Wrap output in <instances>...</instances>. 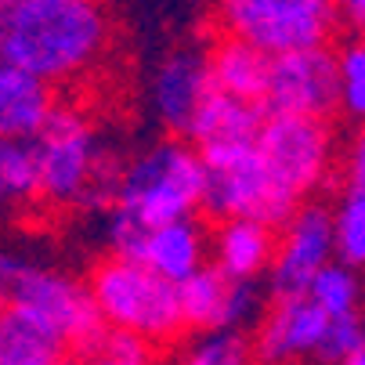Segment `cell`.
Instances as JSON below:
<instances>
[{
    "instance_id": "1f68e13d",
    "label": "cell",
    "mask_w": 365,
    "mask_h": 365,
    "mask_svg": "<svg viewBox=\"0 0 365 365\" xmlns=\"http://www.w3.org/2000/svg\"><path fill=\"white\" fill-rule=\"evenodd\" d=\"M8 4H15V0H0V8H8Z\"/></svg>"
},
{
    "instance_id": "7a4b0ae2",
    "label": "cell",
    "mask_w": 365,
    "mask_h": 365,
    "mask_svg": "<svg viewBox=\"0 0 365 365\" xmlns=\"http://www.w3.org/2000/svg\"><path fill=\"white\" fill-rule=\"evenodd\" d=\"M40 195L55 206H106L116 202L123 167L98 145L94 127L76 109H55L33 138Z\"/></svg>"
},
{
    "instance_id": "ac0fdd59",
    "label": "cell",
    "mask_w": 365,
    "mask_h": 365,
    "mask_svg": "<svg viewBox=\"0 0 365 365\" xmlns=\"http://www.w3.org/2000/svg\"><path fill=\"white\" fill-rule=\"evenodd\" d=\"M66 340L29 307L8 300L0 307V365H58Z\"/></svg>"
},
{
    "instance_id": "9c48e42d",
    "label": "cell",
    "mask_w": 365,
    "mask_h": 365,
    "mask_svg": "<svg viewBox=\"0 0 365 365\" xmlns=\"http://www.w3.org/2000/svg\"><path fill=\"white\" fill-rule=\"evenodd\" d=\"M257 148L279 174L286 188L300 199L315 192L333 163V134L326 120L315 116H293V113H268L264 127L257 134Z\"/></svg>"
},
{
    "instance_id": "603a6c76",
    "label": "cell",
    "mask_w": 365,
    "mask_h": 365,
    "mask_svg": "<svg viewBox=\"0 0 365 365\" xmlns=\"http://www.w3.org/2000/svg\"><path fill=\"white\" fill-rule=\"evenodd\" d=\"M358 268L344 264V260H329V264L311 279L307 293L315 297L329 315H351V311L361 307V279L354 275Z\"/></svg>"
},
{
    "instance_id": "5bb4252c",
    "label": "cell",
    "mask_w": 365,
    "mask_h": 365,
    "mask_svg": "<svg viewBox=\"0 0 365 365\" xmlns=\"http://www.w3.org/2000/svg\"><path fill=\"white\" fill-rule=\"evenodd\" d=\"M264 101H250L239 94H228L221 87H210L199 101L195 116L188 120L185 134L195 148H214V145H239V141H257L264 127Z\"/></svg>"
},
{
    "instance_id": "4316f807",
    "label": "cell",
    "mask_w": 365,
    "mask_h": 365,
    "mask_svg": "<svg viewBox=\"0 0 365 365\" xmlns=\"http://www.w3.org/2000/svg\"><path fill=\"white\" fill-rule=\"evenodd\" d=\"M22 260L19 257H11L8 250H0V307H4L8 300H11V293H15V282H19V275H22Z\"/></svg>"
},
{
    "instance_id": "6da1fadb",
    "label": "cell",
    "mask_w": 365,
    "mask_h": 365,
    "mask_svg": "<svg viewBox=\"0 0 365 365\" xmlns=\"http://www.w3.org/2000/svg\"><path fill=\"white\" fill-rule=\"evenodd\" d=\"M113 40V15L101 0H15L0 8V55L62 83L101 62Z\"/></svg>"
},
{
    "instance_id": "484cf974",
    "label": "cell",
    "mask_w": 365,
    "mask_h": 365,
    "mask_svg": "<svg viewBox=\"0 0 365 365\" xmlns=\"http://www.w3.org/2000/svg\"><path fill=\"white\" fill-rule=\"evenodd\" d=\"M340 109L365 123V43H347L340 51Z\"/></svg>"
},
{
    "instance_id": "44dd1931",
    "label": "cell",
    "mask_w": 365,
    "mask_h": 365,
    "mask_svg": "<svg viewBox=\"0 0 365 365\" xmlns=\"http://www.w3.org/2000/svg\"><path fill=\"white\" fill-rule=\"evenodd\" d=\"M178 365H257V344L246 329H202Z\"/></svg>"
},
{
    "instance_id": "d6986e66",
    "label": "cell",
    "mask_w": 365,
    "mask_h": 365,
    "mask_svg": "<svg viewBox=\"0 0 365 365\" xmlns=\"http://www.w3.org/2000/svg\"><path fill=\"white\" fill-rule=\"evenodd\" d=\"M210 73H214V87L250 98V101H264L268 76H272V55L242 36H228L210 51Z\"/></svg>"
},
{
    "instance_id": "e0dca14e",
    "label": "cell",
    "mask_w": 365,
    "mask_h": 365,
    "mask_svg": "<svg viewBox=\"0 0 365 365\" xmlns=\"http://www.w3.org/2000/svg\"><path fill=\"white\" fill-rule=\"evenodd\" d=\"M138 260L170 282H185L188 275H195L206 264V235L192 217L155 225V228H148Z\"/></svg>"
},
{
    "instance_id": "cb8c5ba5",
    "label": "cell",
    "mask_w": 365,
    "mask_h": 365,
    "mask_svg": "<svg viewBox=\"0 0 365 365\" xmlns=\"http://www.w3.org/2000/svg\"><path fill=\"white\" fill-rule=\"evenodd\" d=\"M87 354L94 365H152V340L130 333V329H120V326H106L101 329V336L80 351Z\"/></svg>"
},
{
    "instance_id": "30bf717a",
    "label": "cell",
    "mask_w": 365,
    "mask_h": 365,
    "mask_svg": "<svg viewBox=\"0 0 365 365\" xmlns=\"http://www.w3.org/2000/svg\"><path fill=\"white\" fill-rule=\"evenodd\" d=\"M188 329H250L260 326L268 297L257 279H232L217 264H202L195 275L178 282Z\"/></svg>"
},
{
    "instance_id": "83f0119b",
    "label": "cell",
    "mask_w": 365,
    "mask_h": 365,
    "mask_svg": "<svg viewBox=\"0 0 365 365\" xmlns=\"http://www.w3.org/2000/svg\"><path fill=\"white\" fill-rule=\"evenodd\" d=\"M347 181L365 188V130L354 138L351 152H347Z\"/></svg>"
},
{
    "instance_id": "52a82bcc",
    "label": "cell",
    "mask_w": 365,
    "mask_h": 365,
    "mask_svg": "<svg viewBox=\"0 0 365 365\" xmlns=\"http://www.w3.org/2000/svg\"><path fill=\"white\" fill-rule=\"evenodd\" d=\"M15 304L29 307L36 319H43L51 329H55L66 347H76V351H87L101 329H106V315L91 293V282H76L55 268H33L26 264L19 282H15V293H11Z\"/></svg>"
},
{
    "instance_id": "4dcf8cb0",
    "label": "cell",
    "mask_w": 365,
    "mask_h": 365,
    "mask_svg": "<svg viewBox=\"0 0 365 365\" xmlns=\"http://www.w3.org/2000/svg\"><path fill=\"white\" fill-rule=\"evenodd\" d=\"M344 365H365V351H361L358 358H351V361H344Z\"/></svg>"
},
{
    "instance_id": "2e32d148",
    "label": "cell",
    "mask_w": 365,
    "mask_h": 365,
    "mask_svg": "<svg viewBox=\"0 0 365 365\" xmlns=\"http://www.w3.org/2000/svg\"><path fill=\"white\" fill-rule=\"evenodd\" d=\"M275 228L253 217H228L214 232V264L232 279H260L275 260Z\"/></svg>"
},
{
    "instance_id": "f1b7e54d",
    "label": "cell",
    "mask_w": 365,
    "mask_h": 365,
    "mask_svg": "<svg viewBox=\"0 0 365 365\" xmlns=\"http://www.w3.org/2000/svg\"><path fill=\"white\" fill-rule=\"evenodd\" d=\"M340 4V15L354 26H365V0H336Z\"/></svg>"
},
{
    "instance_id": "3957f363",
    "label": "cell",
    "mask_w": 365,
    "mask_h": 365,
    "mask_svg": "<svg viewBox=\"0 0 365 365\" xmlns=\"http://www.w3.org/2000/svg\"><path fill=\"white\" fill-rule=\"evenodd\" d=\"M206 163V195L202 206L217 221L228 217H253L272 228H282L297 210L300 195L279 181L257 141L239 145H214L199 148Z\"/></svg>"
},
{
    "instance_id": "8992f818",
    "label": "cell",
    "mask_w": 365,
    "mask_h": 365,
    "mask_svg": "<svg viewBox=\"0 0 365 365\" xmlns=\"http://www.w3.org/2000/svg\"><path fill=\"white\" fill-rule=\"evenodd\" d=\"M217 15L232 36L257 43L268 55L329 43L340 4L336 0H217Z\"/></svg>"
},
{
    "instance_id": "d6a6232c",
    "label": "cell",
    "mask_w": 365,
    "mask_h": 365,
    "mask_svg": "<svg viewBox=\"0 0 365 365\" xmlns=\"http://www.w3.org/2000/svg\"><path fill=\"white\" fill-rule=\"evenodd\" d=\"M361 329H365V311H361Z\"/></svg>"
},
{
    "instance_id": "ffe728a7",
    "label": "cell",
    "mask_w": 365,
    "mask_h": 365,
    "mask_svg": "<svg viewBox=\"0 0 365 365\" xmlns=\"http://www.w3.org/2000/svg\"><path fill=\"white\" fill-rule=\"evenodd\" d=\"M40 195V167L33 141L0 134V210Z\"/></svg>"
},
{
    "instance_id": "4fadbf2b",
    "label": "cell",
    "mask_w": 365,
    "mask_h": 365,
    "mask_svg": "<svg viewBox=\"0 0 365 365\" xmlns=\"http://www.w3.org/2000/svg\"><path fill=\"white\" fill-rule=\"evenodd\" d=\"M210 87H214L210 55H202L199 47H178L155 62L148 76L152 116L167 130H185L199 109V101L210 94Z\"/></svg>"
},
{
    "instance_id": "277c9868",
    "label": "cell",
    "mask_w": 365,
    "mask_h": 365,
    "mask_svg": "<svg viewBox=\"0 0 365 365\" xmlns=\"http://www.w3.org/2000/svg\"><path fill=\"white\" fill-rule=\"evenodd\" d=\"M91 293L109 326L130 329L152 344H170L188 329L178 282L163 279L134 257L113 253L91 272Z\"/></svg>"
},
{
    "instance_id": "7402d4cb",
    "label": "cell",
    "mask_w": 365,
    "mask_h": 365,
    "mask_svg": "<svg viewBox=\"0 0 365 365\" xmlns=\"http://www.w3.org/2000/svg\"><path fill=\"white\" fill-rule=\"evenodd\" d=\"M336 257L351 268H365V188L351 185L333 210Z\"/></svg>"
},
{
    "instance_id": "9a60e30c",
    "label": "cell",
    "mask_w": 365,
    "mask_h": 365,
    "mask_svg": "<svg viewBox=\"0 0 365 365\" xmlns=\"http://www.w3.org/2000/svg\"><path fill=\"white\" fill-rule=\"evenodd\" d=\"M51 113H55L51 80L0 55V134L33 141L51 120Z\"/></svg>"
},
{
    "instance_id": "5b68a950",
    "label": "cell",
    "mask_w": 365,
    "mask_h": 365,
    "mask_svg": "<svg viewBox=\"0 0 365 365\" xmlns=\"http://www.w3.org/2000/svg\"><path fill=\"white\" fill-rule=\"evenodd\" d=\"M206 195V163L202 152L185 141H160L145 148L123 170L116 206L155 228L167 221L192 217Z\"/></svg>"
},
{
    "instance_id": "8fae6325",
    "label": "cell",
    "mask_w": 365,
    "mask_h": 365,
    "mask_svg": "<svg viewBox=\"0 0 365 365\" xmlns=\"http://www.w3.org/2000/svg\"><path fill=\"white\" fill-rule=\"evenodd\" d=\"M329 260H336V232H333V210L319 202H304L300 210L282 225V239L275 246L272 260V289L275 293H307Z\"/></svg>"
},
{
    "instance_id": "ba28073f",
    "label": "cell",
    "mask_w": 365,
    "mask_h": 365,
    "mask_svg": "<svg viewBox=\"0 0 365 365\" xmlns=\"http://www.w3.org/2000/svg\"><path fill=\"white\" fill-rule=\"evenodd\" d=\"M264 106L268 113L329 120L340 109V55L326 43L272 55Z\"/></svg>"
},
{
    "instance_id": "d4e9b609",
    "label": "cell",
    "mask_w": 365,
    "mask_h": 365,
    "mask_svg": "<svg viewBox=\"0 0 365 365\" xmlns=\"http://www.w3.org/2000/svg\"><path fill=\"white\" fill-rule=\"evenodd\" d=\"M365 351V329H361V315L351 311V315H329L326 336L319 344V361L322 365H344L351 358H358Z\"/></svg>"
},
{
    "instance_id": "7c38bea8",
    "label": "cell",
    "mask_w": 365,
    "mask_h": 365,
    "mask_svg": "<svg viewBox=\"0 0 365 365\" xmlns=\"http://www.w3.org/2000/svg\"><path fill=\"white\" fill-rule=\"evenodd\" d=\"M329 326V311L311 293H279L257 326V361L289 365L297 358L319 354V344Z\"/></svg>"
},
{
    "instance_id": "f546056e",
    "label": "cell",
    "mask_w": 365,
    "mask_h": 365,
    "mask_svg": "<svg viewBox=\"0 0 365 365\" xmlns=\"http://www.w3.org/2000/svg\"><path fill=\"white\" fill-rule=\"evenodd\" d=\"M58 365H94V361H91L87 354H80V358H62Z\"/></svg>"
},
{
    "instance_id": "836d02e7",
    "label": "cell",
    "mask_w": 365,
    "mask_h": 365,
    "mask_svg": "<svg viewBox=\"0 0 365 365\" xmlns=\"http://www.w3.org/2000/svg\"><path fill=\"white\" fill-rule=\"evenodd\" d=\"M361 29H365V26H361ZM361 43H365V33H361Z\"/></svg>"
}]
</instances>
